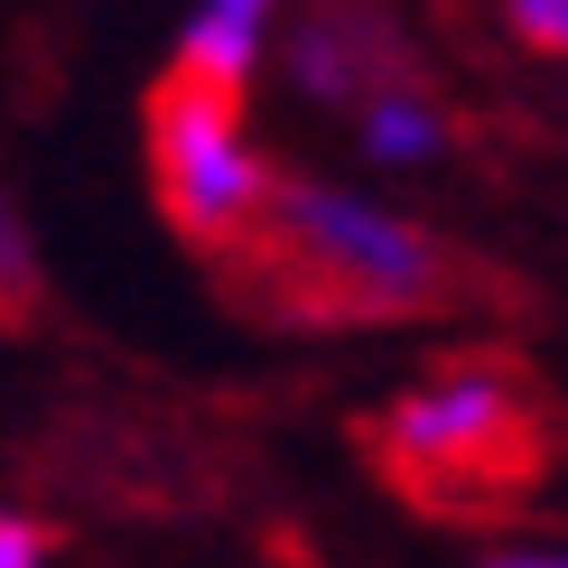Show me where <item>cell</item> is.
Instances as JSON below:
<instances>
[{
	"label": "cell",
	"instance_id": "1",
	"mask_svg": "<svg viewBox=\"0 0 568 568\" xmlns=\"http://www.w3.org/2000/svg\"><path fill=\"white\" fill-rule=\"evenodd\" d=\"M252 252H271V271L326 317H419L457 280L447 252L429 243V224L326 178H271Z\"/></svg>",
	"mask_w": 568,
	"mask_h": 568
},
{
	"label": "cell",
	"instance_id": "2",
	"mask_svg": "<svg viewBox=\"0 0 568 568\" xmlns=\"http://www.w3.org/2000/svg\"><path fill=\"white\" fill-rule=\"evenodd\" d=\"M150 178L169 224L196 252H233L262 233V196H271V159L243 131V93L196 84L169 65V84L150 93Z\"/></svg>",
	"mask_w": 568,
	"mask_h": 568
},
{
	"label": "cell",
	"instance_id": "3",
	"mask_svg": "<svg viewBox=\"0 0 568 568\" xmlns=\"http://www.w3.org/2000/svg\"><path fill=\"white\" fill-rule=\"evenodd\" d=\"M373 438H383V457L400 476H457V485H485L504 476V466L531 457V392L513 383L504 364H447L429 383H410L392 400L383 419H373Z\"/></svg>",
	"mask_w": 568,
	"mask_h": 568
},
{
	"label": "cell",
	"instance_id": "4",
	"mask_svg": "<svg viewBox=\"0 0 568 568\" xmlns=\"http://www.w3.org/2000/svg\"><path fill=\"white\" fill-rule=\"evenodd\" d=\"M280 57H290V84L307 103H354L364 84L392 75V38H383V19H373L364 0H317V10H298V29H290Z\"/></svg>",
	"mask_w": 568,
	"mask_h": 568
},
{
	"label": "cell",
	"instance_id": "5",
	"mask_svg": "<svg viewBox=\"0 0 568 568\" xmlns=\"http://www.w3.org/2000/svg\"><path fill=\"white\" fill-rule=\"evenodd\" d=\"M354 140H364V159H383V169H438L457 131H447V112H438L429 84L383 75V84L354 93Z\"/></svg>",
	"mask_w": 568,
	"mask_h": 568
},
{
	"label": "cell",
	"instance_id": "6",
	"mask_svg": "<svg viewBox=\"0 0 568 568\" xmlns=\"http://www.w3.org/2000/svg\"><path fill=\"white\" fill-rule=\"evenodd\" d=\"M271 10L280 0H196V19L178 29V75H196V84H224V93H243L252 84V65H262V47H271Z\"/></svg>",
	"mask_w": 568,
	"mask_h": 568
},
{
	"label": "cell",
	"instance_id": "7",
	"mask_svg": "<svg viewBox=\"0 0 568 568\" xmlns=\"http://www.w3.org/2000/svg\"><path fill=\"white\" fill-rule=\"evenodd\" d=\"M504 19H513V38L531 57H559L568 47V0H504Z\"/></svg>",
	"mask_w": 568,
	"mask_h": 568
},
{
	"label": "cell",
	"instance_id": "8",
	"mask_svg": "<svg viewBox=\"0 0 568 568\" xmlns=\"http://www.w3.org/2000/svg\"><path fill=\"white\" fill-rule=\"evenodd\" d=\"M0 568H47V523L0 513Z\"/></svg>",
	"mask_w": 568,
	"mask_h": 568
},
{
	"label": "cell",
	"instance_id": "9",
	"mask_svg": "<svg viewBox=\"0 0 568 568\" xmlns=\"http://www.w3.org/2000/svg\"><path fill=\"white\" fill-rule=\"evenodd\" d=\"M38 280V262H29V243H19V215H10V196H0V298H19Z\"/></svg>",
	"mask_w": 568,
	"mask_h": 568
},
{
	"label": "cell",
	"instance_id": "10",
	"mask_svg": "<svg viewBox=\"0 0 568 568\" xmlns=\"http://www.w3.org/2000/svg\"><path fill=\"white\" fill-rule=\"evenodd\" d=\"M485 568H568V559H559V550H494Z\"/></svg>",
	"mask_w": 568,
	"mask_h": 568
}]
</instances>
